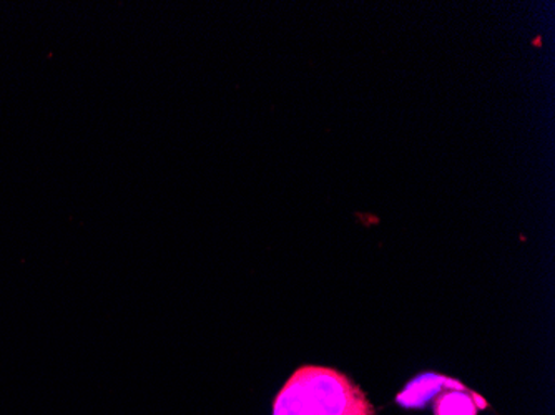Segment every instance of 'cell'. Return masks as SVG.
I'll use <instances>...</instances> for the list:
<instances>
[{
	"label": "cell",
	"instance_id": "cell-1",
	"mask_svg": "<svg viewBox=\"0 0 555 415\" xmlns=\"http://www.w3.org/2000/svg\"><path fill=\"white\" fill-rule=\"evenodd\" d=\"M313 404L314 415H374L361 387L330 367H299Z\"/></svg>",
	"mask_w": 555,
	"mask_h": 415
},
{
	"label": "cell",
	"instance_id": "cell-2",
	"mask_svg": "<svg viewBox=\"0 0 555 415\" xmlns=\"http://www.w3.org/2000/svg\"><path fill=\"white\" fill-rule=\"evenodd\" d=\"M457 384L460 382L456 379H449L441 374H423L404 387V391L398 394L396 402L401 407L423 408L427 402L438 398L444 389L457 386Z\"/></svg>",
	"mask_w": 555,
	"mask_h": 415
},
{
	"label": "cell",
	"instance_id": "cell-3",
	"mask_svg": "<svg viewBox=\"0 0 555 415\" xmlns=\"http://www.w3.org/2000/svg\"><path fill=\"white\" fill-rule=\"evenodd\" d=\"M273 415H314L313 404L308 394L307 384L296 371L282 391L278 392L273 404Z\"/></svg>",
	"mask_w": 555,
	"mask_h": 415
},
{
	"label": "cell",
	"instance_id": "cell-4",
	"mask_svg": "<svg viewBox=\"0 0 555 415\" xmlns=\"http://www.w3.org/2000/svg\"><path fill=\"white\" fill-rule=\"evenodd\" d=\"M488 407V402L469 391L463 384L448 387L438 395L435 402V415H477L481 408Z\"/></svg>",
	"mask_w": 555,
	"mask_h": 415
}]
</instances>
